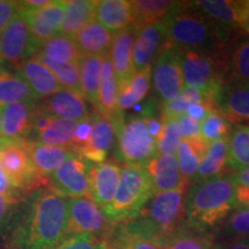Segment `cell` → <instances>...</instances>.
<instances>
[{
	"label": "cell",
	"mask_w": 249,
	"mask_h": 249,
	"mask_svg": "<svg viewBox=\"0 0 249 249\" xmlns=\"http://www.w3.org/2000/svg\"><path fill=\"white\" fill-rule=\"evenodd\" d=\"M38 107L50 117L57 119L80 121L89 116L83 96L64 88L46 97Z\"/></svg>",
	"instance_id": "obj_20"
},
{
	"label": "cell",
	"mask_w": 249,
	"mask_h": 249,
	"mask_svg": "<svg viewBox=\"0 0 249 249\" xmlns=\"http://www.w3.org/2000/svg\"><path fill=\"white\" fill-rule=\"evenodd\" d=\"M154 195L145 167L141 165H126L121 169L116 194L103 211L112 223H127L138 216Z\"/></svg>",
	"instance_id": "obj_5"
},
{
	"label": "cell",
	"mask_w": 249,
	"mask_h": 249,
	"mask_svg": "<svg viewBox=\"0 0 249 249\" xmlns=\"http://www.w3.org/2000/svg\"><path fill=\"white\" fill-rule=\"evenodd\" d=\"M82 55H104L108 53L112 35L98 21H92L74 36Z\"/></svg>",
	"instance_id": "obj_32"
},
{
	"label": "cell",
	"mask_w": 249,
	"mask_h": 249,
	"mask_svg": "<svg viewBox=\"0 0 249 249\" xmlns=\"http://www.w3.org/2000/svg\"><path fill=\"white\" fill-rule=\"evenodd\" d=\"M136 36H138V30L133 26L117 31L112 36L108 57H110L114 74H116L118 87L127 82L135 74L132 60V51Z\"/></svg>",
	"instance_id": "obj_19"
},
{
	"label": "cell",
	"mask_w": 249,
	"mask_h": 249,
	"mask_svg": "<svg viewBox=\"0 0 249 249\" xmlns=\"http://www.w3.org/2000/svg\"><path fill=\"white\" fill-rule=\"evenodd\" d=\"M0 166L9 185L23 197L49 185V181L40 178L34 167L28 150V140L0 138Z\"/></svg>",
	"instance_id": "obj_6"
},
{
	"label": "cell",
	"mask_w": 249,
	"mask_h": 249,
	"mask_svg": "<svg viewBox=\"0 0 249 249\" xmlns=\"http://www.w3.org/2000/svg\"><path fill=\"white\" fill-rule=\"evenodd\" d=\"M163 121V120H161ZM181 141V134L176 119L164 120L161 132L156 140V149L160 155L174 154Z\"/></svg>",
	"instance_id": "obj_45"
},
{
	"label": "cell",
	"mask_w": 249,
	"mask_h": 249,
	"mask_svg": "<svg viewBox=\"0 0 249 249\" xmlns=\"http://www.w3.org/2000/svg\"><path fill=\"white\" fill-rule=\"evenodd\" d=\"M96 18L110 31H120L132 26L133 13L128 0H101L96 4Z\"/></svg>",
	"instance_id": "obj_28"
},
{
	"label": "cell",
	"mask_w": 249,
	"mask_h": 249,
	"mask_svg": "<svg viewBox=\"0 0 249 249\" xmlns=\"http://www.w3.org/2000/svg\"><path fill=\"white\" fill-rule=\"evenodd\" d=\"M231 124L217 110H211L200 123V136L211 144L218 140L229 138Z\"/></svg>",
	"instance_id": "obj_41"
},
{
	"label": "cell",
	"mask_w": 249,
	"mask_h": 249,
	"mask_svg": "<svg viewBox=\"0 0 249 249\" xmlns=\"http://www.w3.org/2000/svg\"><path fill=\"white\" fill-rule=\"evenodd\" d=\"M151 75L152 67L147 66L135 71V74L127 82L118 87L117 111L119 113L132 108L134 105L139 104L145 98L150 89Z\"/></svg>",
	"instance_id": "obj_26"
},
{
	"label": "cell",
	"mask_w": 249,
	"mask_h": 249,
	"mask_svg": "<svg viewBox=\"0 0 249 249\" xmlns=\"http://www.w3.org/2000/svg\"><path fill=\"white\" fill-rule=\"evenodd\" d=\"M157 245L163 249H213L214 236L210 232L201 231L185 224L161 239Z\"/></svg>",
	"instance_id": "obj_31"
},
{
	"label": "cell",
	"mask_w": 249,
	"mask_h": 249,
	"mask_svg": "<svg viewBox=\"0 0 249 249\" xmlns=\"http://www.w3.org/2000/svg\"><path fill=\"white\" fill-rule=\"evenodd\" d=\"M39 45L31 37L26 22L18 13L0 35V65L11 64L17 67L23 60L33 57Z\"/></svg>",
	"instance_id": "obj_11"
},
{
	"label": "cell",
	"mask_w": 249,
	"mask_h": 249,
	"mask_svg": "<svg viewBox=\"0 0 249 249\" xmlns=\"http://www.w3.org/2000/svg\"><path fill=\"white\" fill-rule=\"evenodd\" d=\"M92 163L79 155H73L49 178L51 189L64 197L89 196L88 174Z\"/></svg>",
	"instance_id": "obj_12"
},
{
	"label": "cell",
	"mask_w": 249,
	"mask_h": 249,
	"mask_svg": "<svg viewBox=\"0 0 249 249\" xmlns=\"http://www.w3.org/2000/svg\"><path fill=\"white\" fill-rule=\"evenodd\" d=\"M211 110H213V108H211L209 105L204 104V103H195V104L189 105L185 114L187 117L191 118L192 120L200 124Z\"/></svg>",
	"instance_id": "obj_50"
},
{
	"label": "cell",
	"mask_w": 249,
	"mask_h": 249,
	"mask_svg": "<svg viewBox=\"0 0 249 249\" xmlns=\"http://www.w3.org/2000/svg\"><path fill=\"white\" fill-rule=\"evenodd\" d=\"M192 5L227 33L239 28L240 11L236 1L197 0V1H192Z\"/></svg>",
	"instance_id": "obj_30"
},
{
	"label": "cell",
	"mask_w": 249,
	"mask_h": 249,
	"mask_svg": "<svg viewBox=\"0 0 249 249\" xmlns=\"http://www.w3.org/2000/svg\"><path fill=\"white\" fill-rule=\"evenodd\" d=\"M22 198L0 195V235L13 231L21 214H22Z\"/></svg>",
	"instance_id": "obj_43"
},
{
	"label": "cell",
	"mask_w": 249,
	"mask_h": 249,
	"mask_svg": "<svg viewBox=\"0 0 249 249\" xmlns=\"http://www.w3.org/2000/svg\"><path fill=\"white\" fill-rule=\"evenodd\" d=\"M96 4L97 1L93 0H65L59 34L74 37L83 27L95 21Z\"/></svg>",
	"instance_id": "obj_25"
},
{
	"label": "cell",
	"mask_w": 249,
	"mask_h": 249,
	"mask_svg": "<svg viewBox=\"0 0 249 249\" xmlns=\"http://www.w3.org/2000/svg\"><path fill=\"white\" fill-rule=\"evenodd\" d=\"M67 236V198L38 189L12 231L11 249H54Z\"/></svg>",
	"instance_id": "obj_1"
},
{
	"label": "cell",
	"mask_w": 249,
	"mask_h": 249,
	"mask_svg": "<svg viewBox=\"0 0 249 249\" xmlns=\"http://www.w3.org/2000/svg\"><path fill=\"white\" fill-rule=\"evenodd\" d=\"M231 178L236 186H249V167L238 171L235 174L231 176Z\"/></svg>",
	"instance_id": "obj_55"
},
{
	"label": "cell",
	"mask_w": 249,
	"mask_h": 249,
	"mask_svg": "<svg viewBox=\"0 0 249 249\" xmlns=\"http://www.w3.org/2000/svg\"><path fill=\"white\" fill-rule=\"evenodd\" d=\"M177 124H178L181 139H193L200 136V124L192 120L191 118L182 114L177 118Z\"/></svg>",
	"instance_id": "obj_48"
},
{
	"label": "cell",
	"mask_w": 249,
	"mask_h": 249,
	"mask_svg": "<svg viewBox=\"0 0 249 249\" xmlns=\"http://www.w3.org/2000/svg\"><path fill=\"white\" fill-rule=\"evenodd\" d=\"M54 249H107V244L92 235L71 234Z\"/></svg>",
	"instance_id": "obj_46"
},
{
	"label": "cell",
	"mask_w": 249,
	"mask_h": 249,
	"mask_svg": "<svg viewBox=\"0 0 249 249\" xmlns=\"http://www.w3.org/2000/svg\"><path fill=\"white\" fill-rule=\"evenodd\" d=\"M0 195H5V196H11V197H17V198H22L23 196L18 193L15 189L9 185L7 178L5 177L4 172H2L1 166H0Z\"/></svg>",
	"instance_id": "obj_53"
},
{
	"label": "cell",
	"mask_w": 249,
	"mask_h": 249,
	"mask_svg": "<svg viewBox=\"0 0 249 249\" xmlns=\"http://www.w3.org/2000/svg\"><path fill=\"white\" fill-rule=\"evenodd\" d=\"M143 121H144L145 126H147L148 132L150 133V135L154 138L155 140H157L158 136L161 132V127H163V121L161 119L160 120L158 117H147V118H142Z\"/></svg>",
	"instance_id": "obj_52"
},
{
	"label": "cell",
	"mask_w": 249,
	"mask_h": 249,
	"mask_svg": "<svg viewBox=\"0 0 249 249\" xmlns=\"http://www.w3.org/2000/svg\"><path fill=\"white\" fill-rule=\"evenodd\" d=\"M91 133L87 143L76 152V155L85 158L92 164L105 161L114 142V128L112 123L99 113L90 114Z\"/></svg>",
	"instance_id": "obj_17"
},
{
	"label": "cell",
	"mask_w": 249,
	"mask_h": 249,
	"mask_svg": "<svg viewBox=\"0 0 249 249\" xmlns=\"http://www.w3.org/2000/svg\"><path fill=\"white\" fill-rule=\"evenodd\" d=\"M14 68L30 87L36 98H46L62 89L53 74L36 58H28Z\"/></svg>",
	"instance_id": "obj_22"
},
{
	"label": "cell",
	"mask_w": 249,
	"mask_h": 249,
	"mask_svg": "<svg viewBox=\"0 0 249 249\" xmlns=\"http://www.w3.org/2000/svg\"><path fill=\"white\" fill-rule=\"evenodd\" d=\"M18 13V1H2V0H0V35Z\"/></svg>",
	"instance_id": "obj_49"
},
{
	"label": "cell",
	"mask_w": 249,
	"mask_h": 249,
	"mask_svg": "<svg viewBox=\"0 0 249 249\" xmlns=\"http://www.w3.org/2000/svg\"><path fill=\"white\" fill-rule=\"evenodd\" d=\"M18 14L26 22L31 37L42 44L59 31L64 18V0H53L39 9L18 8Z\"/></svg>",
	"instance_id": "obj_13"
},
{
	"label": "cell",
	"mask_w": 249,
	"mask_h": 249,
	"mask_svg": "<svg viewBox=\"0 0 249 249\" xmlns=\"http://www.w3.org/2000/svg\"><path fill=\"white\" fill-rule=\"evenodd\" d=\"M209 145V143L205 142L201 136L193 139H181L180 141L176 156L182 180L187 185L195 178L202 158Z\"/></svg>",
	"instance_id": "obj_27"
},
{
	"label": "cell",
	"mask_w": 249,
	"mask_h": 249,
	"mask_svg": "<svg viewBox=\"0 0 249 249\" xmlns=\"http://www.w3.org/2000/svg\"><path fill=\"white\" fill-rule=\"evenodd\" d=\"M28 150L37 174L46 181L65 160L75 155L70 148L50 147L30 140H28Z\"/></svg>",
	"instance_id": "obj_23"
},
{
	"label": "cell",
	"mask_w": 249,
	"mask_h": 249,
	"mask_svg": "<svg viewBox=\"0 0 249 249\" xmlns=\"http://www.w3.org/2000/svg\"><path fill=\"white\" fill-rule=\"evenodd\" d=\"M35 99V93L20 74L0 66V107Z\"/></svg>",
	"instance_id": "obj_33"
},
{
	"label": "cell",
	"mask_w": 249,
	"mask_h": 249,
	"mask_svg": "<svg viewBox=\"0 0 249 249\" xmlns=\"http://www.w3.org/2000/svg\"><path fill=\"white\" fill-rule=\"evenodd\" d=\"M214 105L230 124L249 121V83H224L217 93Z\"/></svg>",
	"instance_id": "obj_15"
},
{
	"label": "cell",
	"mask_w": 249,
	"mask_h": 249,
	"mask_svg": "<svg viewBox=\"0 0 249 249\" xmlns=\"http://www.w3.org/2000/svg\"><path fill=\"white\" fill-rule=\"evenodd\" d=\"M226 82L249 83V39L236 44L226 58Z\"/></svg>",
	"instance_id": "obj_40"
},
{
	"label": "cell",
	"mask_w": 249,
	"mask_h": 249,
	"mask_svg": "<svg viewBox=\"0 0 249 249\" xmlns=\"http://www.w3.org/2000/svg\"><path fill=\"white\" fill-rule=\"evenodd\" d=\"M227 164L234 171L249 167V124L238 126L229 136Z\"/></svg>",
	"instance_id": "obj_39"
},
{
	"label": "cell",
	"mask_w": 249,
	"mask_h": 249,
	"mask_svg": "<svg viewBox=\"0 0 249 249\" xmlns=\"http://www.w3.org/2000/svg\"><path fill=\"white\" fill-rule=\"evenodd\" d=\"M151 79L154 81L155 91L161 104L178 97L183 90L178 49L170 45L165 46L156 58Z\"/></svg>",
	"instance_id": "obj_10"
},
{
	"label": "cell",
	"mask_w": 249,
	"mask_h": 249,
	"mask_svg": "<svg viewBox=\"0 0 249 249\" xmlns=\"http://www.w3.org/2000/svg\"><path fill=\"white\" fill-rule=\"evenodd\" d=\"M236 4H238L239 8L249 13V0H246V1H236Z\"/></svg>",
	"instance_id": "obj_57"
},
{
	"label": "cell",
	"mask_w": 249,
	"mask_h": 249,
	"mask_svg": "<svg viewBox=\"0 0 249 249\" xmlns=\"http://www.w3.org/2000/svg\"><path fill=\"white\" fill-rule=\"evenodd\" d=\"M118 139L117 157L126 165L145 164L156 156V140L148 132L142 118L120 113L111 121Z\"/></svg>",
	"instance_id": "obj_8"
},
{
	"label": "cell",
	"mask_w": 249,
	"mask_h": 249,
	"mask_svg": "<svg viewBox=\"0 0 249 249\" xmlns=\"http://www.w3.org/2000/svg\"><path fill=\"white\" fill-rule=\"evenodd\" d=\"M121 167L114 161L92 164L89 170V196L102 209L111 203L119 183Z\"/></svg>",
	"instance_id": "obj_16"
},
{
	"label": "cell",
	"mask_w": 249,
	"mask_h": 249,
	"mask_svg": "<svg viewBox=\"0 0 249 249\" xmlns=\"http://www.w3.org/2000/svg\"><path fill=\"white\" fill-rule=\"evenodd\" d=\"M37 52L50 60L58 62H79L80 58L82 57L74 37L59 33L42 43Z\"/></svg>",
	"instance_id": "obj_36"
},
{
	"label": "cell",
	"mask_w": 249,
	"mask_h": 249,
	"mask_svg": "<svg viewBox=\"0 0 249 249\" xmlns=\"http://www.w3.org/2000/svg\"><path fill=\"white\" fill-rule=\"evenodd\" d=\"M227 158H229V138L211 143L202 158L197 173L192 183L219 177L225 169Z\"/></svg>",
	"instance_id": "obj_34"
},
{
	"label": "cell",
	"mask_w": 249,
	"mask_h": 249,
	"mask_svg": "<svg viewBox=\"0 0 249 249\" xmlns=\"http://www.w3.org/2000/svg\"><path fill=\"white\" fill-rule=\"evenodd\" d=\"M167 45L166 29L163 20L148 24L138 31L133 45L132 60L134 71L151 66V62Z\"/></svg>",
	"instance_id": "obj_14"
},
{
	"label": "cell",
	"mask_w": 249,
	"mask_h": 249,
	"mask_svg": "<svg viewBox=\"0 0 249 249\" xmlns=\"http://www.w3.org/2000/svg\"><path fill=\"white\" fill-rule=\"evenodd\" d=\"M102 57L101 55H82L77 62L80 71L81 92H82L83 98L96 108L98 104Z\"/></svg>",
	"instance_id": "obj_35"
},
{
	"label": "cell",
	"mask_w": 249,
	"mask_h": 249,
	"mask_svg": "<svg viewBox=\"0 0 249 249\" xmlns=\"http://www.w3.org/2000/svg\"><path fill=\"white\" fill-rule=\"evenodd\" d=\"M235 187L231 176L193 182L185 197L186 225L205 232L222 225L238 207L234 196Z\"/></svg>",
	"instance_id": "obj_2"
},
{
	"label": "cell",
	"mask_w": 249,
	"mask_h": 249,
	"mask_svg": "<svg viewBox=\"0 0 249 249\" xmlns=\"http://www.w3.org/2000/svg\"><path fill=\"white\" fill-rule=\"evenodd\" d=\"M117 97L118 85L116 74H114L108 53H107L102 57L97 111L99 114L110 121H113L120 114L117 111Z\"/></svg>",
	"instance_id": "obj_24"
},
{
	"label": "cell",
	"mask_w": 249,
	"mask_h": 249,
	"mask_svg": "<svg viewBox=\"0 0 249 249\" xmlns=\"http://www.w3.org/2000/svg\"><path fill=\"white\" fill-rule=\"evenodd\" d=\"M107 249H112V248H108V247H107Z\"/></svg>",
	"instance_id": "obj_59"
},
{
	"label": "cell",
	"mask_w": 249,
	"mask_h": 249,
	"mask_svg": "<svg viewBox=\"0 0 249 249\" xmlns=\"http://www.w3.org/2000/svg\"><path fill=\"white\" fill-rule=\"evenodd\" d=\"M234 196L238 207L249 208V186H236Z\"/></svg>",
	"instance_id": "obj_54"
},
{
	"label": "cell",
	"mask_w": 249,
	"mask_h": 249,
	"mask_svg": "<svg viewBox=\"0 0 249 249\" xmlns=\"http://www.w3.org/2000/svg\"><path fill=\"white\" fill-rule=\"evenodd\" d=\"M163 22L167 45L205 53H224L230 33L218 27L192 2L182 1Z\"/></svg>",
	"instance_id": "obj_3"
},
{
	"label": "cell",
	"mask_w": 249,
	"mask_h": 249,
	"mask_svg": "<svg viewBox=\"0 0 249 249\" xmlns=\"http://www.w3.org/2000/svg\"><path fill=\"white\" fill-rule=\"evenodd\" d=\"M144 167L150 178L154 194L170 192L187 185L182 180L178 160L174 154L156 155Z\"/></svg>",
	"instance_id": "obj_21"
},
{
	"label": "cell",
	"mask_w": 249,
	"mask_h": 249,
	"mask_svg": "<svg viewBox=\"0 0 249 249\" xmlns=\"http://www.w3.org/2000/svg\"><path fill=\"white\" fill-rule=\"evenodd\" d=\"M182 1H169V0H135L130 1L133 13L132 26L136 30L148 24L164 20L176 11Z\"/></svg>",
	"instance_id": "obj_29"
},
{
	"label": "cell",
	"mask_w": 249,
	"mask_h": 249,
	"mask_svg": "<svg viewBox=\"0 0 249 249\" xmlns=\"http://www.w3.org/2000/svg\"><path fill=\"white\" fill-rule=\"evenodd\" d=\"M105 244L108 248L112 249H163L154 241L128 234L124 231L121 226H116L113 233L105 241Z\"/></svg>",
	"instance_id": "obj_44"
},
{
	"label": "cell",
	"mask_w": 249,
	"mask_h": 249,
	"mask_svg": "<svg viewBox=\"0 0 249 249\" xmlns=\"http://www.w3.org/2000/svg\"><path fill=\"white\" fill-rule=\"evenodd\" d=\"M90 133H91V119L88 116L85 119L77 121L75 132H74L73 141H71V149L74 154H76L89 140Z\"/></svg>",
	"instance_id": "obj_47"
},
{
	"label": "cell",
	"mask_w": 249,
	"mask_h": 249,
	"mask_svg": "<svg viewBox=\"0 0 249 249\" xmlns=\"http://www.w3.org/2000/svg\"><path fill=\"white\" fill-rule=\"evenodd\" d=\"M188 186L155 194L134 219L123 224L130 235L158 244L165 236L185 225V197Z\"/></svg>",
	"instance_id": "obj_4"
},
{
	"label": "cell",
	"mask_w": 249,
	"mask_h": 249,
	"mask_svg": "<svg viewBox=\"0 0 249 249\" xmlns=\"http://www.w3.org/2000/svg\"><path fill=\"white\" fill-rule=\"evenodd\" d=\"M116 226L90 196L67 200V235L88 234L107 241Z\"/></svg>",
	"instance_id": "obj_9"
},
{
	"label": "cell",
	"mask_w": 249,
	"mask_h": 249,
	"mask_svg": "<svg viewBox=\"0 0 249 249\" xmlns=\"http://www.w3.org/2000/svg\"><path fill=\"white\" fill-rule=\"evenodd\" d=\"M178 50L183 88L203 90L217 95L226 82V55Z\"/></svg>",
	"instance_id": "obj_7"
},
{
	"label": "cell",
	"mask_w": 249,
	"mask_h": 249,
	"mask_svg": "<svg viewBox=\"0 0 249 249\" xmlns=\"http://www.w3.org/2000/svg\"><path fill=\"white\" fill-rule=\"evenodd\" d=\"M222 234L225 240L249 239V208L236 207L222 225Z\"/></svg>",
	"instance_id": "obj_42"
},
{
	"label": "cell",
	"mask_w": 249,
	"mask_h": 249,
	"mask_svg": "<svg viewBox=\"0 0 249 249\" xmlns=\"http://www.w3.org/2000/svg\"><path fill=\"white\" fill-rule=\"evenodd\" d=\"M0 136H1V107H0Z\"/></svg>",
	"instance_id": "obj_58"
},
{
	"label": "cell",
	"mask_w": 249,
	"mask_h": 249,
	"mask_svg": "<svg viewBox=\"0 0 249 249\" xmlns=\"http://www.w3.org/2000/svg\"><path fill=\"white\" fill-rule=\"evenodd\" d=\"M33 57L42 62L53 74L62 88L82 95L80 85L79 64L77 62H58L50 60V59L38 53V52H36Z\"/></svg>",
	"instance_id": "obj_38"
},
{
	"label": "cell",
	"mask_w": 249,
	"mask_h": 249,
	"mask_svg": "<svg viewBox=\"0 0 249 249\" xmlns=\"http://www.w3.org/2000/svg\"><path fill=\"white\" fill-rule=\"evenodd\" d=\"M238 5V4H236ZM239 7V6H238ZM240 11V18H239V28H241L245 33H247L249 35V13L248 12L242 11V9L239 8Z\"/></svg>",
	"instance_id": "obj_56"
},
{
	"label": "cell",
	"mask_w": 249,
	"mask_h": 249,
	"mask_svg": "<svg viewBox=\"0 0 249 249\" xmlns=\"http://www.w3.org/2000/svg\"><path fill=\"white\" fill-rule=\"evenodd\" d=\"M77 121L52 118L49 126L42 133L35 136L37 143L50 147L70 148L73 141Z\"/></svg>",
	"instance_id": "obj_37"
},
{
	"label": "cell",
	"mask_w": 249,
	"mask_h": 249,
	"mask_svg": "<svg viewBox=\"0 0 249 249\" xmlns=\"http://www.w3.org/2000/svg\"><path fill=\"white\" fill-rule=\"evenodd\" d=\"M213 249H249V239H231L214 242Z\"/></svg>",
	"instance_id": "obj_51"
},
{
	"label": "cell",
	"mask_w": 249,
	"mask_h": 249,
	"mask_svg": "<svg viewBox=\"0 0 249 249\" xmlns=\"http://www.w3.org/2000/svg\"><path fill=\"white\" fill-rule=\"evenodd\" d=\"M37 104L18 102L1 107V136L9 140H28L33 133Z\"/></svg>",
	"instance_id": "obj_18"
}]
</instances>
